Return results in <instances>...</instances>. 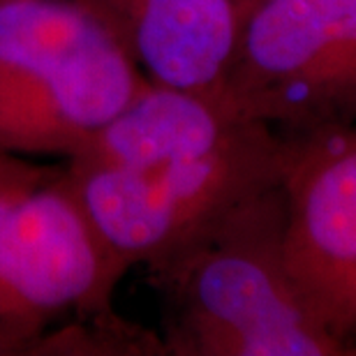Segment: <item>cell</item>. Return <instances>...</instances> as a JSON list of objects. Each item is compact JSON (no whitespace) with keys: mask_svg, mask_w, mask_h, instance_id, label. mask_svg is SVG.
I'll return each mask as SVG.
<instances>
[{"mask_svg":"<svg viewBox=\"0 0 356 356\" xmlns=\"http://www.w3.org/2000/svg\"><path fill=\"white\" fill-rule=\"evenodd\" d=\"M280 183L199 232L148 270L172 356H343L284 261Z\"/></svg>","mask_w":356,"mask_h":356,"instance_id":"7a4b0ae2","label":"cell"},{"mask_svg":"<svg viewBox=\"0 0 356 356\" xmlns=\"http://www.w3.org/2000/svg\"><path fill=\"white\" fill-rule=\"evenodd\" d=\"M222 99L282 134L356 125V0H264L248 14Z\"/></svg>","mask_w":356,"mask_h":356,"instance_id":"277c9868","label":"cell"},{"mask_svg":"<svg viewBox=\"0 0 356 356\" xmlns=\"http://www.w3.org/2000/svg\"><path fill=\"white\" fill-rule=\"evenodd\" d=\"M158 86L222 97L243 28L232 0H76Z\"/></svg>","mask_w":356,"mask_h":356,"instance_id":"52a82bcc","label":"cell"},{"mask_svg":"<svg viewBox=\"0 0 356 356\" xmlns=\"http://www.w3.org/2000/svg\"><path fill=\"white\" fill-rule=\"evenodd\" d=\"M28 354V347L24 343L7 336H0V356H24Z\"/></svg>","mask_w":356,"mask_h":356,"instance_id":"9c48e42d","label":"cell"},{"mask_svg":"<svg viewBox=\"0 0 356 356\" xmlns=\"http://www.w3.org/2000/svg\"><path fill=\"white\" fill-rule=\"evenodd\" d=\"M232 3H234V7H236V10H238L241 19L245 21V19H248V14H250L257 5L264 3V0H232Z\"/></svg>","mask_w":356,"mask_h":356,"instance_id":"30bf717a","label":"cell"},{"mask_svg":"<svg viewBox=\"0 0 356 356\" xmlns=\"http://www.w3.org/2000/svg\"><path fill=\"white\" fill-rule=\"evenodd\" d=\"M352 354H356V345H354V350H352Z\"/></svg>","mask_w":356,"mask_h":356,"instance_id":"8fae6325","label":"cell"},{"mask_svg":"<svg viewBox=\"0 0 356 356\" xmlns=\"http://www.w3.org/2000/svg\"><path fill=\"white\" fill-rule=\"evenodd\" d=\"M284 261L305 303L356 345V125L284 134Z\"/></svg>","mask_w":356,"mask_h":356,"instance_id":"8992f818","label":"cell"},{"mask_svg":"<svg viewBox=\"0 0 356 356\" xmlns=\"http://www.w3.org/2000/svg\"><path fill=\"white\" fill-rule=\"evenodd\" d=\"M287 139L222 97L151 83L63 176L125 270L151 268L234 206L280 183Z\"/></svg>","mask_w":356,"mask_h":356,"instance_id":"6da1fadb","label":"cell"},{"mask_svg":"<svg viewBox=\"0 0 356 356\" xmlns=\"http://www.w3.org/2000/svg\"><path fill=\"white\" fill-rule=\"evenodd\" d=\"M123 273L63 172L0 197V336L51 356L54 319L111 312Z\"/></svg>","mask_w":356,"mask_h":356,"instance_id":"5b68a950","label":"cell"},{"mask_svg":"<svg viewBox=\"0 0 356 356\" xmlns=\"http://www.w3.org/2000/svg\"><path fill=\"white\" fill-rule=\"evenodd\" d=\"M60 167L49 165H35L24 155H14L0 151V197L10 195V192L35 188L51 178L60 176Z\"/></svg>","mask_w":356,"mask_h":356,"instance_id":"ba28073f","label":"cell"},{"mask_svg":"<svg viewBox=\"0 0 356 356\" xmlns=\"http://www.w3.org/2000/svg\"><path fill=\"white\" fill-rule=\"evenodd\" d=\"M146 86L76 0H0V151L70 160Z\"/></svg>","mask_w":356,"mask_h":356,"instance_id":"3957f363","label":"cell"}]
</instances>
